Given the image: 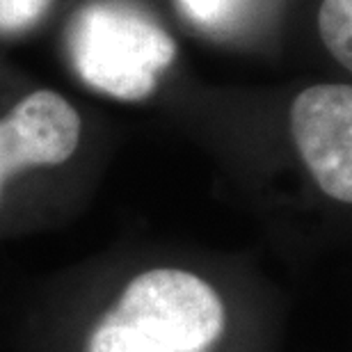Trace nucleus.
I'll use <instances>...</instances> for the list:
<instances>
[{"mask_svg":"<svg viewBox=\"0 0 352 352\" xmlns=\"http://www.w3.org/2000/svg\"><path fill=\"white\" fill-rule=\"evenodd\" d=\"M234 314L206 274L149 265L131 274L80 341V352H227Z\"/></svg>","mask_w":352,"mask_h":352,"instance_id":"f257e3e1","label":"nucleus"},{"mask_svg":"<svg viewBox=\"0 0 352 352\" xmlns=\"http://www.w3.org/2000/svg\"><path fill=\"white\" fill-rule=\"evenodd\" d=\"M69 53L89 87L122 101H142L176 58L163 28L117 3L87 5L69 28Z\"/></svg>","mask_w":352,"mask_h":352,"instance_id":"f03ea898","label":"nucleus"},{"mask_svg":"<svg viewBox=\"0 0 352 352\" xmlns=\"http://www.w3.org/2000/svg\"><path fill=\"white\" fill-rule=\"evenodd\" d=\"M291 135L322 195L352 204V87L314 85L300 91L291 105Z\"/></svg>","mask_w":352,"mask_h":352,"instance_id":"7ed1b4c3","label":"nucleus"},{"mask_svg":"<svg viewBox=\"0 0 352 352\" xmlns=\"http://www.w3.org/2000/svg\"><path fill=\"white\" fill-rule=\"evenodd\" d=\"M82 119L65 96L37 89L0 119V199L5 183L32 167H58L78 149Z\"/></svg>","mask_w":352,"mask_h":352,"instance_id":"20e7f679","label":"nucleus"},{"mask_svg":"<svg viewBox=\"0 0 352 352\" xmlns=\"http://www.w3.org/2000/svg\"><path fill=\"white\" fill-rule=\"evenodd\" d=\"M320 37L343 69H352V0H322Z\"/></svg>","mask_w":352,"mask_h":352,"instance_id":"39448f33","label":"nucleus"},{"mask_svg":"<svg viewBox=\"0 0 352 352\" xmlns=\"http://www.w3.org/2000/svg\"><path fill=\"white\" fill-rule=\"evenodd\" d=\"M51 7V0H0V32H25L37 25Z\"/></svg>","mask_w":352,"mask_h":352,"instance_id":"423d86ee","label":"nucleus"},{"mask_svg":"<svg viewBox=\"0 0 352 352\" xmlns=\"http://www.w3.org/2000/svg\"><path fill=\"white\" fill-rule=\"evenodd\" d=\"M179 3L195 21L210 23V21L220 16V12L229 5V0H179Z\"/></svg>","mask_w":352,"mask_h":352,"instance_id":"0eeeda50","label":"nucleus"}]
</instances>
